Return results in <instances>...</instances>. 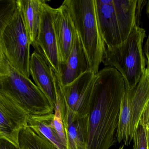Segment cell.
I'll use <instances>...</instances> for the list:
<instances>
[{"instance_id": "13", "label": "cell", "mask_w": 149, "mask_h": 149, "mask_svg": "<svg viewBox=\"0 0 149 149\" xmlns=\"http://www.w3.org/2000/svg\"><path fill=\"white\" fill-rule=\"evenodd\" d=\"M29 71L36 85L54 109L56 104V93L52 70L42 57L35 51L31 55Z\"/></svg>"}, {"instance_id": "21", "label": "cell", "mask_w": 149, "mask_h": 149, "mask_svg": "<svg viewBox=\"0 0 149 149\" xmlns=\"http://www.w3.org/2000/svg\"><path fill=\"white\" fill-rule=\"evenodd\" d=\"M140 121L144 125L146 129L148 147L149 149V103L143 113Z\"/></svg>"}, {"instance_id": "12", "label": "cell", "mask_w": 149, "mask_h": 149, "mask_svg": "<svg viewBox=\"0 0 149 149\" xmlns=\"http://www.w3.org/2000/svg\"><path fill=\"white\" fill-rule=\"evenodd\" d=\"M53 25L57 43L60 64H64L67 61L71 52L77 32L69 8L63 2L59 8L54 9Z\"/></svg>"}, {"instance_id": "7", "label": "cell", "mask_w": 149, "mask_h": 149, "mask_svg": "<svg viewBox=\"0 0 149 149\" xmlns=\"http://www.w3.org/2000/svg\"><path fill=\"white\" fill-rule=\"evenodd\" d=\"M54 9L45 1H42V12L37 36L31 45L35 51L42 57L57 76H58L60 60L53 25Z\"/></svg>"}, {"instance_id": "18", "label": "cell", "mask_w": 149, "mask_h": 149, "mask_svg": "<svg viewBox=\"0 0 149 149\" xmlns=\"http://www.w3.org/2000/svg\"><path fill=\"white\" fill-rule=\"evenodd\" d=\"M17 0H0V39L5 26L15 15Z\"/></svg>"}, {"instance_id": "10", "label": "cell", "mask_w": 149, "mask_h": 149, "mask_svg": "<svg viewBox=\"0 0 149 149\" xmlns=\"http://www.w3.org/2000/svg\"><path fill=\"white\" fill-rule=\"evenodd\" d=\"M95 78V74L88 71L69 85H62L58 81L65 105L69 109L80 115H89Z\"/></svg>"}, {"instance_id": "11", "label": "cell", "mask_w": 149, "mask_h": 149, "mask_svg": "<svg viewBox=\"0 0 149 149\" xmlns=\"http://www.w3.org/2000/svg\"><path fill=\"white\" fill-rule=\"evenodd\" d=\"M28 115L0 91V138L18 146V136L27 125Z\"/></svg>"}, {"instance_id": "20", "label": "cell", "mask_w": 149, "mask_h": 149, "mask_svg": "<svg viewBox=\"0 0 149 149\" xmlns=\"http://www.w3.org/2000/svg\"><path fill=\"white\" fill-rule=\"evenodd\" d=\"M54 114L53 124H54V127L59 134V136L63 141L64 144L67 147L66 134H65L64 126L63 122L62 116H61L59 104L57 101L56 107L54 108Z\"/></svg>"}, {"instance_id": "16", "label": "cell", "mask_w": 149, "mask_h": 149, "mask_svg": "<svg viewBox=\"0 0 149 149\" xmlns=\"http://www.w3.org/2000/svg\"><path fill=\"white\" fill-rule=\"evenodd\" d=\"M42 0H17L24 19L31 45L37 36L42 12Z\"/></svg>"}, {"instance_id": "4", "label": "cell", "mask_w": 149, "mask_h": 149, "mask_svg": "<svg viewBox=\"0 0 149 149\" xmlns=\"http://www.w3.org/2000/svg\"><path fill=\"white\" fill-rule=\"evenodd\" d=\"M0 91L28 115L54 113L53 107L36 84L9 64L7 73L0 76Z\"/></svg>"}, {"instance_id": "25", "label": "cell", "mask_w": 149, "mask_h": 149, "mask_svg": "<svg viewBox=\"0 0 149 149\" xmlns=\"http://www.w3.org/2000/svg\"><path fill=\"white\" fill-rule=\"evenodd\" d=\"M147 14L149 19V1L147 3Z\"/></svg>"}, {"instance_id": "1", "label": "cell", "mask_w": 149, "mask_h": 149, "mask_svg": "<svg viewBox=\"0 0 149 149\" xmlns=\"http://www.w3.org/2000/svg\"><path fill=\"white\" fill-rule=\"evenodd\" d=\"M125 89L124 78L115 68L105 67L95 74L87 149H109L116 142Z\"/></svg>"}, {"instance_id": "8", "label": "cell", "mask_w": 149, "mask_h": 149, "mask_svg": "<svg viewBox=\"0 0 149 149\" xmlns=\"http://www.w3.org/2000/svg\"><path fill=\"white\" fill-rule=\"evenodd\" d=\"M100 33L107 48L121 44L129 36L123 19L115 9L113 0H95Z\"/></svg>"}, {"instance_id": "26", "label": "cell", "mask_w": 149, "mask_h": 149, "mask_svg": "<svg viewBox=\"0 0 149 149\" xmlns=\"http://www.w3.org/2000/svg\"><path fill=\"white\" fill-rule=\"evenodd\" d=\"M124 145H123V146H120L119 148V149H123L124 148Z\"/></svg>"}, {"instance_id": "15", "label": "cell", "mask_w": 149, "mask_h": 149, "mask_svg": "<svg viewBox=\"0 0 149 149\" xmlns=\"http://www.w3.org/2000/svg\"><path fill=\"white\" fill-rule=\"evenodd\" d=\"M54 113L41 115H28L27 126L35 132L42 135L58 149H67L54 127Z\"/></svg>"}, {"instance_id": "14", "label": "cell", "mask_w": 149, "mask_h": 149, "mask_svg": "<svg viewBox=\"0 0 149 149\" xmlns=\"http://www.w3.org/2000/svg\"><path fill=\"white\" fill-rule=\"evenodd\" d=\"M88 71H89L88 63L77 33L70 56L65 64L59 65V74L57 77L61 85H66Z\"/></svg>"}, {"instance_id": "5", "label": "cell", "mask_w": 149, "mask_h": 149, "mask_svg": "<svg viewBox=\"0 0 149 149\" xmlns=\"http://www.w3.org/2000/svg\"><path fill=\"white\" fill-rule=\"evenodd\" d=\"M149 103V70L146 68L136 86H125L116 133L117 141L128 146L133 138L145 108Z\"/></svg>"}, {"instance_id": "2", "label": "cell", "mask_w": 149, "mask_h": 149, "mask_svg": "<svg viewBox=\"0 0 149 149\" xmlns=\"http://www.w3.org/2000/svg\"><path fill=\"white\" fill-rule=\"evenodd\" d=\"M63 3L69 8L86 57L89 71L97 74L106 46L98 26L95 0H65Z\"/></svg>"}, {"instance_id": "3", "label": "cell", "mask_w": 149, "mask_h": 149, "mask_svg": "<svg viewBox=\"0 0 149 149\" xmlns=\"http://www.w3.org/2000/svg\"><path fill=\"white\" fill-rule=\"evenodd\" d=\"M146 36L144 29L135 25L124 42L112 48L106 47L102 63L105 67L116 69L129 89L137 85L146 68L143 48Z\"/></svg>"}, {"instance_id": "19", "label": "cell", "mask_w": 149, "mask_h": 149, "mask_svg": "<svg viewBox=\"0 0 149 149\" xmlns=\"http://www.w3.org/2000/svg\"><path fill=\"white\" fill-rule=\"evenodd\" d=\"M133 149H148L145 127L140 122L133 138Z\"/></svg>"}, {"instance_id": "6", "label": "cell", "mask_w": 149, "mask_h": 149, "mask_svg": "<svg viewBox=\"0 0 149 149\" xmlns=\"http://www.w3.org/2000/svg\"><path fill=\"white\" fill-rule=\"evenodd\" d=\"M31 45L22 13L17 3L15 15L2 33L0 47L9 64L28 78L30 76Z\"/></svg>"}, {"instance_id": "24", "label": "cell", "mask_w": 149, "mask_h": 149, "mask_svg": "<svg viewBox=\"0 0 149 149\" xmlns=\"http://www.w3.org/2000/svg\"><path fill=\"white\" fill-rule=\"evenodd\" d=\"M143 52L147 58V68L149 70V34L144 45Z\"/></svg>"}, {"instance_id": "9", "label": "cell", "mask_w": 149, "mask_h": 149, "mask_svg": "<svg viewBox=\"0 0 149 149\" xmlns=\"http://www.w3.org/2000/svg\"><path fill=\"white\" fill-rule=\"evenodd\" d=\"M56 101L59 104L66 134L67 149H87L89 134V115H82L65 105L56 77H54Z\"/></svg>"}, {"instance_id": "23", "label": "cell", "mask_w": 149, "mask_h": 149, "mask_svg": "<svg viewBox=\"0 0 149 149\" xmlns=\"http://www.w3.org/2000/svg\"><path fill=\"white\" fill-rule=\"evenodd\" d=\"M0 149H21L8 140L0 138Z\"/></svg>"}, {"instance_id": "17", "label": "cell", "mask_w": 149, "mask_h": 149, "mask_svg": "<svg viewBox=\"0 0 149 149\" xmlns=\"http://www.w3.org/2000/svg\"><path fill=\"white\" fill-rule=\"evenodd\" d=\"M18 142L21 149H58L46 137L27 125L20 131Z\"/></svg>"}, {"instance_id": "22", "label": "cell", "mask_w": 149, "mask_h": 149, "mask_svg": "<svg viewBox=\"0 0 149 149\" xmlns=\"http://www.w3.org/2000/svg\"><path fill=\"white\" fill-rule=\"evenodd\" d=\"M9 63L0 47V76L7 73Z\"/></svg>"}]
</instances>
